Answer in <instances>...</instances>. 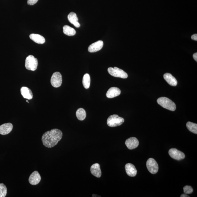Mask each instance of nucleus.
Here are the masks:
<instances>
[{"label":"nucleus","mask_w":197,"mask_h":197,"mask_svg":"<svg viewBox=\"0 0 197 197\" xmlns=\"http://www.w3.org/2000/svg\"><path fill=\"white\" fill-rule=\"evenodd\" d=\"M63 137V133L59 129H55L46 132L42 135V141L45 147L52 148L57 145Z\"/></svg>","instance_id":"nucleus-1"},{"label":"nucleus","mask_w":197,"mask_h":197,"mask_svg":"<svg viewBox=\"0 0 197 197\" xmlns=\"http://www.w3.org/2000/svg\"><path fill=\"white\" fill-rule=\"evenodd\" d=\"M157 103L163 108L171 111L176 110V105L171 99L166 97H161L157 100Z\"/></svg>","instance_id":"nucleus-2"},{"label":"nucleus","mask_w":197,"mask_h":197,"mask_svg":"<svg viewBox=\"0 0 197 197\" xmlns=\"http://www.w3.org/2000/svg\"><path fill=\"white\" fill-rule=\"evenodd\" d=\"M124 120L123 118L119 117L117 115L114 114L110 116L107 119V124L110 127H115L122 125Z\"/></svg>","instance_id":"nucleus-3"},{"label":"nucleus","mask_w":197,"mask_h":197,"mask_svg":"<svg viewBox=\"0 0 197 197\" xmlns=\"http://www.w3.org/2000/svg\"><path fill=\"white\" fill-rule=\"evenodd\" d=\"M38 60L33 55H29L25 60V67L28 70L34 71L37 69Z\"/></svg>","instance_id":"nucleus-4"},{"label":"nucleus","mask_w":197,"mask_h":197,"mask_svg":"<svg viewBox=\"0 0 197 197\" xmlns=\"http://www.w3.org/2000/svg\"><path fill=\"white\" fill-rule=\"evenodd\" d=\"M108 72L110 75L116 78L126 79L128 77V75L126 72L116 67L113 68L112 67L109 68Z\"/></svg>","instance_id":"nucleus-5"},{"label":"nucleus","mask_w":197,"mask_h":197,"mask_svg":"<svg viewBox=\"0 0 197 197\" xmlns=\"http://www.w3.org/2000/svg\"><path fill=\"white\" fill-rule=\"evenodd\" d=\"M146 166L148 171L152 174H155L158 171V165L154 159L150 158L146 162Z\"/></svg>","instance_id":"nucleus-6"},{"label":"nucleus","mask_w":197,"mask_h":197,"mask_svg":"<svg viewBox=\"0 0 197 197\" xmlns=\"http://www.w3.org/2000/svg\"><path fill=\"white\" fill-rule=\"evenodd\" d=\"M50 83L53 87L58 88L61 86L62 83V77L59 72H55L53 74L50 80Z\"/></svg>","instance_id":"nucleus-7"},{"label":"nucleus","mask_w":197,"mask_h":197,"mask_svg":"<svg viewBox=\"0 0 197 197\" xmlns=\"http://www.w3.org/2000/svg\"><path fill=\"white\" fill-rule=\"evenodd\" d=\"M169 154L172 158L177 160H180L185 158V154L175 148H172L169 151Z\"/></svg>","instance_id":"nucleus-8"},{"label":"nucleus","mask_w":197,"mask_h":197,"mask_svg":"<svg viewBox=\"0 0 197 197\" xmlns=\"http://www.w3.org/2000/svg\"><path fill=\"white\" fill-rule=\"evenodd\" d=\"M125 144L129 149L132 150L138 147L139 142L136 138L132 137L126 140Z\"/></svg>","instance_id":"nucleus-9"},{"label":"nucleus","mask_w":197,"mask_h":197,"mask_svg":"<svg viewBox=\"0 0 197 197\" xmlns=\"http://www.w3.org/2000/svg\"><path fill=\"white\" fill-rule=\"evenodd\" d=\"M103 41L101 40L97 41L89 46L88 48V51L91 53L96 52L101 49L103 48Z\"/></svg>","instance_id":"nucleus-10"},{"label":"nucleus","mask_w":197,"mask_h":197,"mask_svg":"<svg viewBox=\"0 0 197 197\" xmlns=\"http://www.w3.org/2000/svg\"><path fill=\"white\" fill-rule=\"evenodd\" d=\"M41 180V177L38 172L35 171L30 175L29 181L30 184L32 185L39 184Z\"/></svg>","instance_id":"nucleus-11"},{"label":"nucleus","mask_w":197,"mask_h":197,"mask_svg":"<svg viewBox=\"0 0 197 197\" xmlns=\"http://www.w3.org/2000/svg\"><path fill=\"white\" fill-rule=\"evenodd\" d=\"M13 129V125L10 123L4 124L0 126V134L5 135L10 133Z\"/></svg>","instance_id":"nucleus-12"},{"label":"nucleus","mask_w":197,"mask_h":197,"mask_svg":"<svg viewBox=\"0 0 197 197\" xmlns=\"http://www.w3.org/2000/svg\"><path fill=\"white\" fill-rule=\"evenodd\" d=\"M126 172L130 177H134L136 176L137 170L134 165L131 163H127L125 165Z\"/></svg>","instance_id":"nucleus-13"},{"label":"nucleus","mask_w":197,"mask_h":197,"mask_svg":"<svg viewBox=\"0 0 197 197\" xmlns=\"http://www.w3.org/2000/svg\"><path fill=\"white\" fill-rule=\"evenodd\" d=\"M121 93V90L119 88L112 87L108 90L106 93V96L108 98H112L119 96Z\"/></svg>","instance_id":"nucleus-14"},{"label":"nucleus","mask_w":197,"mask_h":197,"mask_svg":"<svg viewBox=\"0 0 197 197\" xmlns=\"http://www.w3.org/2000/svg\"><path fill=\"white\" fill-rule=\"evenodd\" d=\"M20 93L25 99L31 100L33 98V94L31 90L26 87H23L20 89Z\"/></svg>","instance_id":"nucleus-15"},{"label":"nucleus","mask_w":197,"mask_h":197,"mask_svg":"<svg viewBox=\"0 0 197 197\" xmlns=\"http://www.w3.org/2000/svg\"><path fill=\"white\" fill-rule=\"evenodd\" d=\"M91 172L93 175L96 177L99 178L102 175V172L100 168V166L99 164L96 163L91 166Z\"/></svg>","instance_id":"nucleus-16"},{"label":"nucleus","mask_w":197,"mask_h":197,"mask_svg":"<svg viewBox=\"0 0 197 197\" xmlns=\"http://www.w3.org/2000/svg\"><path fill=\"white\" fill-rule=\"evenodd\" d=\"M68 18L69 22L73 25L76 27L77 28L80 27V25L78 22V18L77 17L76 14L75 12H70L68 16Z\"/></svg>","instance_id":"nucleus-17"},{"label":"nucleus","mask_w":197,"mask_h":197,"mask_svg":"<svg viewBox=\"0 0 197 197\" xmlns=\"http://www.w3.org/2000/svg\"><path fill=\"white\" fill-rule=\"evenodd\" d=\"M164 78L171 86H176L177 84V81L176 79L171 74L166 73L164 75Z\"/></svg>","instance_id":"nucleus-18"},{"label":"nucleus","mask_w":197,"mask_h":197,"mask_svg":"<svg viewBox=\"0 0 197 197\" xmlns=\"http://www.w3.org/2000/svg\"><path fill=\"white\" fill-rule=\"evenodd\" d=\"M30 38L36 43L43 44L45 42V39L43 36L38 34H32L30 35Z\"/></svg>","instance_id":"nucleus-19"},{"label":"nucleus","mask_w":197,"mask_h":197,"mask_svg":"<svg viewBox=\"0 0 197 197\" xmlns=\"http://www.w3.org/2000/svg\"><path fill=\"white\" fill-rule=\"evenodd\" d=\"M63 32L66 35L69 36H73L76 33V31L73 28L68 25H65L63 27Z\"/></svg>","instance_id":"nucleus-20"},{"label":"nucleus","mask_w":197,"mask_h":197,"mask_svg":"<svg viewBox=\"0 0 197 197\" xmlns=\"http://www.w3.org/2000/svg\"><path fill=\"white\" fill-rule=\"evenodd\" d=\"M76 116L78 119L79 120H84L86 118V112L84 109L79 108L77 110L76 112Z\"/></svg>","instance_id":"nucleus-21"},{"label":"nucleus","mask_w":197,"mask_h":197,"mask_svg":"<svg viewBox=\"0 0 197 197\" xmlns=\"http://www.w3.org/2000/svg\"><path fill=\"white\" fill-rule=\"evenodd\" d=\"M90 77L89 74H85L83 79V84L85 89H89L90 85Z\"/></svg>","instance_id":"nucleus-22"},{"label":"nucleus","mask_w":197,"mask_h":197,"mask_svg":"<svg viewBox=\"0 0 197 197\" xmlns=\"http://www.w3.org/2000/svg\"><path fill=\"white\" fill-rule=\"evenodd\" d=\"M186 126L188 130L193 133L197 134V124L190 122H188L186 124Z\"/></svg>","instance_id":"nucleus-23"},{"label":"nucleus","mask_w":197,"mask_h":197,"mask_svg":"<svg viewBox=\"0 0 197 197\" xmlns=\"http://www.w3.org/2000/svg\"><path fill=\"white\" fill-rule=\"evenodd\" d=\"M7 193V189L6 185L3 183L0 184V197H5Z\"/></svg>","instance_id":"nucleus-24"},{"label":"nucleus","mask_w":197,"mask_h":197,"mask_svg":"<svg viewBox=\"0 0 197 197\" xmlns=\"http://www.w3.org/2000/svg\"><path fill=\"white\" fill-rule=\"evenodd\" d=\"M184 193L186 194H190L193 192V189L192 187L189 185H186L183 188Z\"/></svg>","instance_id":"nucleus-25"},{"label":"nucleus","mask_w":197,"mask_h":197,"mask_svg":"<svg viewBox=\"0 0 197 197\" xmlns=\"http://www.w3.org/2000/svg\"><path fill=\"white\" fill-rule=\"evenodd\" d=\"M39 0H28V4L29 5H33L37 2Z\"/></svg>","instance_id":"nucleus-26"},{"label":"nucleus","mask_w":197,"mask_h":197,"mask_svg":"<svg viewBox=\"0 0 197 197\" xmlns=\"http://www.w3.org/2000/svg\"><path fill=\"white\" fill-rule=\"evenodd\" d=\"M191 39H193V40L197 41V34H195L193 35H192L191 36Z\"/></svg>","instance_id":"nucleus-27"},{"label":"nucleus","mask_w":197,"mask_h":197,"mask_svg":"<svg viewBox=\"0 0 197 197\" xmlns=\"http://www.w3.org/2000/svg\"><path fill=\"white\" fill-rule=\"evenodd\" d=\"M193 57L194 59L197 62V53H195L193 55Z\"/></svg>","instance_id":"nucleus-28"},{"label":"nucleus","mask_w":197,"mask_h":197,"mask_svg":"<svg viewBox=\"0 0 197 197\" xmlns=\"http://www.w3.org/2000/svg\"><path fill=\"white\" fill-rule=\"evenodd\" d=\"M181 197H189L190 196L184 193L182 194V195H181Z\"/></svg>","instance_id":"nucleus-29"},{"label":"nucleus","mask_w":197,"mask_h":197,"mask_svg":"<svg viewBox=\"0 0 197 197\" xmlns=\"http://www.w3.org/2000/svg\"><path fill=\"white\" fill-rule=\"evenodd\" d=\"M26 101L27 102H28V103H29V102H28V100H26Z\"/></svg>","instance_id":"nucleus-30"}]
</instances>
